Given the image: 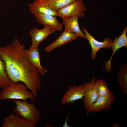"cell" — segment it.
<instances>
[{"instance_id": "cell-8", "label": "cell", "mask_w": 127, "mask_h": 127, "mask_svg": "<svg viewBox=\"0 0 127 127\" xmlns=\"http://www.w3.org/2000/svg\"><path fill=\"white\" fill-rule=\"evenodd\" d=\"M68 90L64 94L60 101V104H73L77 100L83 99L84 90L82 84L78 86L74 85L68 86Z\"/></svg>"}, {"instance_id": "cell-6", "label": "cell", "mask_w": 127, "mask_h": 127, "mask_svg": "<svg viewBox=\"0 0 127 127\" xmlns=\"http://www.w3.org/2000/svg\"><path fill=\"white\" fill-rule=\"evenodd\" d=\"M56 31L55 28L47 26H44V28L41 29L36 27L33 28L29 32V34L32 40L29 48L33 49L38 47L41 43Z\"/></svg>"}, {"instance_id": "cell-7", "label": "cell", "mask_w": 127, "mask_h": 127, "mask_svg": "<svg viewBox=\"0 0 127 127\" xmlns=\"http://www.w3.org/2000/svg\"><path fill=\"white\" fill-rule=\"evenodd\" d=\"M82 29L85 34L86 39L88 41L91 48V56L92 60H95L97 53L99 50L102 48L107 49L111 48L113 41L110 38H105L103 41H99L95 39L86 28H82Z\"/></svg>"}, {"instance_id": "cell-21", "label": "cell", "mask_w": 127, "mask_h": 127, "mask_svg": "<svg viewBox=\"0 0 127 127\" xmlns=\"http://www.w3.org/2000/svg\"><path fill=\"white\" fill-rule=\"evenodd\" d=\"M70 117V114L68 115L66 117L64 124L63 125V127H72V126L69 125L67 123Z\"/></svg>"}, {"instance_id": "cell-9", "label": "cell", "mask_w": 127, "mask_h": 127, "mask_svg": "<svg viewBox=\"0 0 127 127\" xmlns=\"http://www.w3.org/2000/svg\"><path fill=\"white\" fill-rule=\"evenodd\" d=\"M30 12L33 15L37 14H49L56 16L57 12L50 7L47 0H35L28 5Z\"/></svg>"}, {"instance_id": "cell-10", "label": "cell", "mask_w": 127, "mask_h": 127, "mask_svg": "<svg viewBox=\"0 0 127 127\" xmlns=\"http://www.w3.org/2000/svg\"><path fill=\"white\" fill-rule=\"evenodd\" d=\"M127 31L123 30L121 35L119 37H115L111 44V48L113 52L109 60L103 62L105 64V69L107 72H110L113 68L111 65V62L114 55L117 51L121 48H127Z\"/></svg>"}, {"instance_id": "cell-4", "label": "cell", "mask_w": 127, "mask_h": 127, "mask_svg": "<svg viewBox=\"0 0 127 127\" xmlns=\"http://www.w3.org/2000/svg\"><path fill=\"white\" fill-rule=\"evenodd\" d=\"M95 77H94L90 82L84 83L82 84L84 92L82 99L87 115L90 113L92 105L99 96L95 86Z\"/></svg>"}, {"instance_id": "cell-2", "label": "cell", "mask_w": 127, "mask_h": 127, "mask_svg": "<svg viewBox=\"0 0 127 127\" xmlns=\"http://www.w3.org/2000/svg\"><path fill=\"white\" fill-rule=\"evenodd\" d=\"M24 83H12L11 85L3 89L0 92V100L11 99L26 101L28 99L34 101L35 97Z\"/></svg>"}, {"instance_id": "cell-14", "label": "cell", "mask_w": 127, "mask_h": 127, "mask_svg": "<svg viewBox=\"0 0 127 127\" xmlns=\"http://www.w3.org/2000/svg\"><path fill=\"white\" fill-rule=\"evenodd\" d=\"M78 37L74 33L65 29L59 37L54 42L46 47L45 50L47 52H49L76 39Z\"/></svg>"}, {"instance_id": "cell-12", "label": "cell", "mask_w": 127, "mask_h": 127, "mask_svg": "<svg viewBox=\"0 0 127 127\" xmlns=\"http://www.w3.org/2000/svg\"><path fill=\"white\" fill-rule=\"evenodd\" d=\"M36 125L28 122L14 114L5 117L2 123V127H35Z\"/></svg>"}, {"instance_id": "cell-1", "label": "cell", "mask_w": 127, "mask_h": 127, "mask_svg": "<svg viewBox=\"0 0 127 127\" xmlns=\"http://www.w3.org/2000/svg\"><path fill=\"white\" fill-rule=\"evenodd\" d=\"M25 48L15 38L10 44L0 46V58L12 83H24L35 97L42 86L40 74L31 64L25 53Z\"/></svg>"}, {"instance_id": "cell-11", "label": "cell", "mask_w": 127, "mask_h": 127, "mask_svg": "<svg viewBox=\"0 0 127 127\" xmlns=\"http://www.w3.org/2000/svg\"><path fill=\"white\" fill-rule=\"evenodd\" d=\"M115 99V96L112 93L105 96H99L95 101L92 105L90 113H98L103 110L109 109Z\"/></svg>"}, {"instance_id": "cell-17", "label": "cell", "mask_w": 127, "mask_h": 127, "mask_svg": "<svg viewBox=\"0 0 127 127\" xmlns=\"http://www.w3.org/2000/svg\"><path fill=\"white\" fill-rule=\"evenodd\" d=\"M118 83L121 92L125 95L127 94V65L123 66L120 68L117 76Z\"/></svg>"}, {"instance_id": "cell-19", "label": "cell", "mask_w": 127, "mask_h": 127, "mask_svg": "<svg viewBox=\"0 0 127 127\" xmlns=\"http://www.w3.org/2000/svg\"><path fill=\"white\" fill-rule=\"evenodd\" d=\"M51 8L57 12L65 6L79 0H47Z\"/></svg>"}, {"instance_id": "cell-18", "label": "cell", "mask_w": 127, "mask_h": 127, "mask_svg": "<svg viewBox=\"0 0 127 127\" xmlns=\"http://www.w3.org/2000/svg\"><path fill=\"white\" fill-rule=\"evenodd\" d=\"M12 83L6 73L4 63L0 58V88L3 89Z\"/></svg>"}, {"instance_id": "cell-5", "label": "cell", "mask_w": 127, "mask_h": 127, "mask_svg": "<svg viewBox=\"0 0 127 127\" xmlns=\"http://www.w3.org/2000/svg\"><path fill=\"white\" fill-rule=\"evenodd\" d=\"M86 9L82 0H79L60 9L57 12V15L62 19L76 16L82 18Z\"/></svg>"}, {"instance_id": "cell-22", "label": "cell", "mask_w": 127, "mask_h": 127, "mask_svg": "<svg viewBox=\"0 0 127 127\" xmlns=\"http://www.w3.org/2000/svg\"><path fill=\"white\" fill-rule=\"evenodd\" d=\"M111 127H120L121 125L119 123L117 122H115L111 125Z\"/></svg>"}, {"instance_id": "cell-13", "label": "cell", "mask_w": 127, "mask_h": 127, "mask_svg": "<svg viewBox=\"0 0 127 127\" xmlns=\"http://www.w3.org/2000/svg\"><path fill=\"white\" fill-rule=\"evenodd\" d=\"M25 53L30 63L37 70L40 75L42 76L44 75L47 73V70L41 64L38 47L33 49L30 48L26 49Z\"/></svg>"}, {"instance_id": "cell-20", "label": "cell", "mask_w": 127, "mask_h": 127, "mask_svg": "<svg viewBox=\"0 0 127 127\" xmlns=\"http://www.w3.org/2000/svg\"><path fill=\"white\" fill-rule=\"evenodd\" d=\"M95 85L99 96H105L112 93L109 89L105 82L102 79H99L96 81Z\"/></svg>"}, {"instance_id": "cell-16", "label": "cell", "mask_w": 127, "mask_h": 127, "mask_svg": "<svg viewBox=\"0 0 127 127\" xmlns=\"http://www.w3.org/2000/svg\"><path fill=\"white\" fill-rule=\"evenodd\" d=\"M79 18L76 16L62 19V23L65 27V29L72 32L78 37L86 39L85 35L80 29L78 22Z\"/></svg>"}, {"instance_id": "cell-15", "label": "cell", "mask_w": 127, "mask_h": 127, "mask_svg": "<svg viewBox=\"0 0 127 127\" xmlns=\"http://www.w3.org/2000/svg\"><path fill=\"white\" fill-rule=\"evenodd\" d=\"M37 22L43 25L53 27L56 30L61 31L62 25L56 16L49 14H37L34 15Z\"/></svg>"}, {"instance_id": "cell-3", "label": "cell", "mask_w": 127, "mask_h": 127, "mask_svg": "<svg viewBox=\"0 0 127 127\" xmlns=\"http://www.w3.org/2000/svg\"><path fill=\"white\" fill-rule=\"evenodd\" d=\"M16 106L14 114L26 121L36 125L39 120L41 113L33 102L29 103L26 101L13 100Z\"/></svg>"}]
</instances>
